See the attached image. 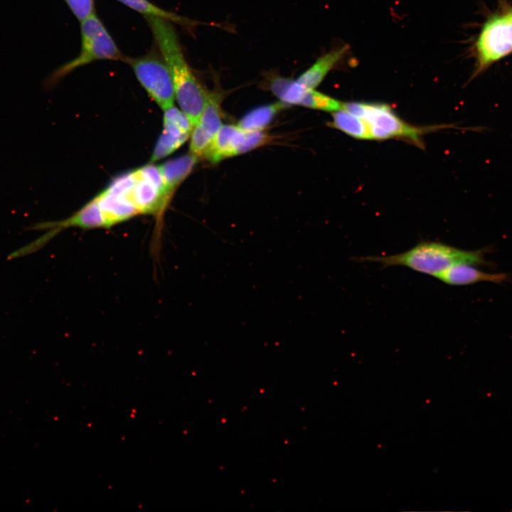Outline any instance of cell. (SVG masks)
I'll return each mask as SVG.
<instances>
[{"instance_id":"cell-6","label":"cell","mask_w":512,"mask_h":512,"mask_svg":"<svg viewBox=\"0 0 512 512\" xmlns=\"http://www.w3.org/2000/svg\"><path fill=\"white\" fill-rule=\"evenodd\" d=\"M135 76L149 96L164 111L174 105L175 94L166 64L156 53L137 58H127Z\"/></svg>"},{"instance_id":"cell-11","label":"cell","mask_w":512,"mask_h":512,"mask_svg":"<svg viewBox=\"0 0 512 512\" xmlns=\"http://www.w3.org/2000/svg\"><path fill=\"white\" fill-rule=\"evenodd\" d=\"M253 149L250 132L238 125H222L203 157L213 163Z\"/></svg>"},{"instance_id":"cell-14","label":"cell","mask_w":512,"mask_h":512,"mask_svg":"<svg viewBox=\"0 0 512 512\" xmlns=\"http://www.w3.org/2000/svg\"><path fill=\"white\" fill-rule=\"evenodd\" d=\"M348 48V46H344L324 54L296 80L306 88L315 89L329 72L343 58Z\"/></svg>"},{"instance_id":"cell-13","label":"cell","mask_w":512,"mask_h":512,"mask_svg":"<svg viewBox=\"0 0 512 512\" xmlns=\"http://www.w3.org/2000/svg\"><path fill=\"white\" fill-rule=\"evenodd\" d=\"M198 159L197 156L189 153L158 166L168 201L178 186L191 171Z\"/></svg>"},{"instance_id":"cell-18","label":"cell","mask_w":512,"mask_h":512,"mask_svg":"<svg viewBox=\"0 0 512 512\" xmlns=\"http://www.w3.org/2000/svg\"><path fill=\"white\" fill-rule=\"evenodd\" d=\"M308 108L334 112L342 109L343 102L314 89L305 88L298 103Z\"/></svg>"},{"instance_id":"cell-10","label":"cell","mask_w":512,"mask_h":512,"mask_svg":"<svg viewBox=\"0 0 512 512\" xmlns=\"http://www.w3.org/2000/svg\"><path fill=\"white\" fill-rule=\"evenodd\" d=\"M220 98L218 93L208 92L200 119L191 132L190 154L198 158L204 156L222 127Z\"/></svg>"},{"instance_id":"cell-2","label":"cell","mask_w":512,"mask_h":512,"mask_svg":"<svg viewBox=\"0 0 512 512\" xmlns=\"http://www.w3.org/2000/svg\"><path fill=\"white\" fill-rule=\"evenodd\" d=\"M489 250V248L465 250L438 241L420 240L412 248L399 254L359 257L353 260L377 262L383 268L403 266L437 278L444 270L455 264L489 265L485 260V255Z\"/></svg>"},{"instance_id":"cell-7","label":"cell","mask_w":512,"mask_h":512,"mask_svg":"<svg viewBox=\"0 0 512 512\" xmlns=\"http://www.w3.org/2000/svg\"><path fill=\"white\" fill-rule=\"evenodd\" d=\"M129 198L139 214H152L160 218L169 202L158 166L148 164L133 171Z\"/></svg>"},{"instance_id":"cell-19","label":"cell","mask_w":512,"mask_h":512,"mask_svg":"<svg viewBox=\"0 0 512 512\" xmlns=\"http://www.w3.org/2000/svg\"><path fill=\"white\" fill-rule=\"evenodd\" d=\"M69 8L81 21L95 14L94 0H65Z\"/></svg>"},{"instance_id":"cell-8","label":"cell","mask_w":512,"mask_h":512,"mask_svg":"<svg viewBox=\"0 0 512 512\" xmlns=\"http://www.w3.org/2000/svg\"><path fill=\"white\" fill-rule=\"evenodd\" d=\"M133 181L132 171L124 174L115 178L95 198L105 216L107 228L139 214L129 198Z\"/></svg>"},{"instance_id":"cell-17","label":"cell","mask_w":512,"mask_h":512,"mask_svg":"<svg viewBox=\"0 0 512 512\" xmlns=\"http://www.w3.org/2000/svg\"><path fill=\"white\" fill-rule=\"evenodd\" d=\"M286 105L280 101L254 109L238 122V126L245 130H263Z\"/></svg>"},{"instance_id":"cell-12","label":"cell","mask_w":512,"mask_h":512,"mask_svg":"<svg viewBox=\"0 0 512 512\" xmlns=\"http://www.w3.org/2000/svg\"><path fill=\"white\" fill-rule=\"evenodd\" d=\"M437 279L448 285L465 286L481 282L503 284L510 277L505 272L490 273L471 264L458 263L444 270Z\"/></svg>"},{"instance_id":"cell-15","label":"cell","mask_w":512,"mask_h":512,"mask_svg":"<svg viewBox=\"0 0 512 512\" xmlns=\"http://www.w3.org/2000/svg\"><path fill=\"white\" fill-rule=\"evenodd\" d=\"M331 126L346 134L360 139H373V136L367 122L344 110L332 112Z\"/></svg>"},{"instance_id":"cell-16","label":"cell","mask_w":512,"mask_h":512,"mask_svg":"<svg viewBox=\"0 0 512 512\" xmlns=\"http://www.w3.org/2000/svg\"><path fill=\"white\" fill-rule=\"evenodd\" d=\"M145 17L159 18L181 26H194L197 23L171 11H166L148 0H117Z\"/></svg>"},{"instance_id":"cell-3","label":"cell","mask_w":512,"mask_h":512,"mask_svg":"<svg viewBox=\"0 0 512 512\" xmlns=\"http://www.w3.org/2000/svg\"><path fill=\"white\" fill-rule=\"evenodd\" d=\"M342 110L364 119L369 125L373 139L402 138L421 146V136L427 131V128L406 123L385 104L344 102Z\"/></svg>"},{"instance_id":"cell-9","label":"cell","mask_w":512,"mask_h":512,"mask_svg":"<svg viewBox=\"0 0 512 512\" xmlns=\"http://www.w3.org/2000/svg\"><path fill=\"white\" fill-rule=\"evenodd\" d=\"M163 124V131L155 146L151 162L164 158L179 148L193 128L184 112L174 106L164 111Z\"/></svg>"},{"instance_id":"cell-5","label":"cell","mask_w":512,"mask_h":512,"mask_svg":"<svg viewBox=\"0 0 512 512\" xmlns=\"http://www.w3.org/2000/svg\"><path fill=\"white\" fill-rule=\"evenodd\" d=\"M475 50L477 64L471 78L512 53V9L494 15L485 22L476 41Z\"/></svg>"},{"instance_id":"cell-1","label":"cell","mask_w":512,"mask_h":512,"mask_svg":"<svg viewBox=\"0 0 512 512\" xmlns=\"http://www.w3.org/2000/svg\"><path fill=\"white\" fill-rule=\"evenodd\" d=\"M146 18L160 55L170 72L175 99L194 127L203 110L208 92L201 85L187 63L172 23L159 18Z\"/></svg>"},{"instance_id":"cell-4","label":"cell","mask_w":512,"mask_h":512,"mask_svg":"<svg viewBox=\"0 0 512 512\" xmlns=\"http://www.w3.org/2000/svg\"><path fill=\"white\" fill-rule=\"evenodd\" d=\"M81 48L79 55L55 74L62 77L78 67L100 60H121L125 57L95 14L81 21Z\"/></svg>"}]
</instances>
